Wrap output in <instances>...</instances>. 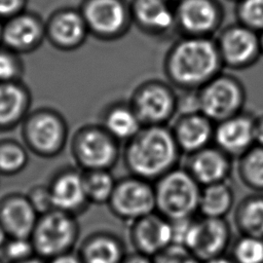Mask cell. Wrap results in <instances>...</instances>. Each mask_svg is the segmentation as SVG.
Here are the masks:
<instances>
[{"mask_svg":"<svg viewBox=\"0 0 263 263\" xmlns=\"http://www.w3.org/2000/svg\"><path fill=\"white\" fill-rule=\"evenodd\" d=\"M178 150L172 136L161 128H152L128 146L125 163L130 175L155 182L176 167Z\"/></svg>","mask_w":263,"mask_h":263,"instance_id":"cell-1","label":"cell"},{"mask_svg":"<svg viewBox=\"0 0 263 263\" xmlns=\"http://www.w3.org/2000/svg\"><path fill=\"white\" fill-rule=\"evenodd\" d=\"M156 212L170 221L198 214L201 186L185 168L170 171L154 182Z\"/></svg>","mask_w":263,"mask_h":263,"instance_id":"cell-2","label":"cell"},{"mask_svg":"<svg viewBox=\"0 0 263 263\" xmlns=\"http://www.w3.org/2000/svg\"><path fill=\"white\" fill-rule=\"evenodd\" d=\"M79 236L77 217L53 209L39 215L30 238L36 255L48 260L76 250Z\"/></svg>","mask_w":263,"mask_h":263,"instance_id":"cell-3","label":"cell"},{"mask_svg":"<svg viewBox=\"0 0 263 263\" xmlns=\"http://www.w3.org/2000/svg\"><path fill=\"white\" fill-rule=\"evenodd\" d=\"M107 205L112 215L128 224L156 212L154 183L130 174L119 178Z\"/></svg>","mask_w":263,"mask_h":263,"instance_id":"cell-4","label":"cell"},{"mask_svg":"<svg viewBox=\"0 0 263 263\" xmlns=\"http://www.w3.org/2000/svg\"><path fill=\"white\" fill-rule=\"evenodd\" d=\"M231 227L225 218L195 216L184 246L201 262L224 256L231 246Z\"/></svg>","mask_w":263,"mask_h":263,"instance_id":"cell-5","label":"cell"},{"mask_svg":"<svg viewBox=\"0 0 263 263\" xmlns=\"http://www.w3.org/2000/svg\"><path fill=\"white\" fill-rule=\"evenodd\" d=\"M217 54L213 45L204 40H189L176 50L172 69L174 75L184 82H196L213 73Z\"/></svg>","mask_w":263,"mask_h":263,"instance_id":"cell-6","label":"cell"},{"mask_svg":"<svg viewBox=\"0 0 263 263\" xmlns=\"http://www.w3.org/2000/svg\"><path fill=\"white\" fill-rule=\"evenodd\" d=\"M49 188L53 208L76 217L85 213L90 203L87 199L83 173L74 167H64L49 179Z\"/></svg>","mask_w":263,"mask_h":263,"instance_id":"cell-7","label":"cell"},{"mask_svg":"<svg viewBox=\"0 0 263 263\" xmlns=\"http://www.w3.org/2000/svg\"><path fill=\"white\" fill-rule=\"evenodd\" d=\"M128 238L134 251L154 257L173 242L171 221L153 212L129 223Z\"/></svg>","mask_w":263,"mask_h":263,"instance_id":"cell-8","label":"cell"},{"mask_svg":"<svg viewBox=\"0 0 263 263\" xmlns=\"http://www.w3.org/2000/svg\"><path fill=\"white\" fill-rule=\"evenodd\" d=\"M38 217L26 193L9 192L0 197V224L9 237H30Z\"/></svg>","mask_w":263,"mask_h":263,"instance_id":"cell-9","label":"cell"},{"mask_svg":"<svg viewBox=\"0 0 263 263\" xmlns=\"http://www.w3.org/2000/svg\"><path fill=\"white\" fill-rule=\"evenodd\" d=\"M75 156L82 171H111L117 160V148L106 135L88 132L78 140Z\"/></svg>","mask_w":263,"mask_h":263,"instance_id":"cell-10","label":"cell"},{"mask_svg":"<svg viewBox=\"0 0 263 263\" xmlns=\"http://www.w3.org/2000/svg\"><path fill=\"white\" fill-rule=\"evenodd\" d=\"M76 251L83 263H121L127 254L124 241L109 230L87 234Z\"/></svg>","mask_w":263,"mask_h":263,"instance_id":"cell-11","label":"cell"},{"mask_svg":"<svg viewBox=\"0 0 263 263\" xmlns=\"http://www.w3.org/2000/svg\"><path fill=\"white\" fill-rule=\"evenodd\" d=\"M186 170L202 187L227 181L232 167L224 151L201 149L194 152Z\"/></svg>","mask_w":263,"mask_h":263,"instance_id":"cell-12","label":"cell"},{"mask_svg":"<svg viewBox=\"0 0 263 263\" xmlns=\"http://www.w3.org/2000/svg\"><path fill=\"white\" fill-rule=\"evenodd\" d=\"M233 221L239 234L263 238V192L245 196L234 210Z\"/></svg>","mask_w":263,"mask_h":263,"instance_id":"cell-13","label":"cell"},{"mask_svg":"<svg viewBox=\"0 0 263 263\" xmlns=\"http://www.w3.org/2000/svg\"><path fill=\"white\" fill-rule=\"evenodd\" d=\"M234 191L230 184L215 183L201 187L198 214L210 218H225L233 209Z\"/></svg>","mask_w":263,"mask_h":263,"instance_id":"cell-14","label":"cell"},{"mask_svg":"<svg viewBox=\"0 0 263 263\" xmlns=\"http://www.w3.org/2000/svg\"><path fill=\"white\" fill-rule=\"evenodd\" d=\"M239 103L237 87L228 80L213 83L203 93L202 107L212 117H223L232 112Z\"/></svg>","mask_w":263,"mask_h":263,"instance_id":"cell-15","label":"cell"},{"mask_svg":"<svg viewBox=\"0 0 263 263\" xmlns=\"http://www.w3.org/2000/svg\"><path fill=\"white\" fill-rule=\"evenodd\" d=\"M29 139L34 150L42 156H52L59 152L63 143L60 123L50 116H43L31 125Z\"/></svg>","mask_w":263,"mask_h":263,"instance_id":"cell-16","label":"cell"},{"mask_svg":"<svg viewBox=\"0 0 263 263\" xmlns=\"http://www.w3.org/2000/svg\"><path fill=\"white\" fill-rule=\"evenodd\" d=\"M216 138L225 153L240 154L248 151L255 134L249 121L235 119L223 123L217 132Z\"/></svg>","mask_w":263,"mask_h":263,"instance_id":"cell-17","label":"cell"},{"mask_svg":"<svg viewBox=\"0 0 263 263\" xmlns=\"http://www.w3.org/2000/svg\"><path fill=\"white\" fill-rule=\"evenodd\" d=\"M89 24L101 32H114L124 21V11L116 0H93L86 8Z\"/></svg>","mask_w":263,"mask_h":263,"instance_id":"cell-18","label":"cell"},{"mask_svg":"<svg viewBox=\"0 0 263 263\" xmlns=\"http://www.w3.org/2000/svg\"><path fill=\"white\" fill-rule=\"evenodd\" d=\"M84 188L90 204H107L115 187L116 180L109 170L82 171Z\"/></svg>","mask_w":263,"mask_h":263,"instance_id":"cell-19","label":"cell"},{"mask_svg":"<svg viewBox=\"0 0 263 263\" xmlns=\"http://www.w3.org/2000/svg\"><path fill=\"white\" fill-rule=\"evenodd\" d=\"M180 17L185 28L191 31H205L216 20V11L206 0H186L180 9Z\"/></svg>","mask_w":263,"mask_h":263,"instance_id":"cell-20","label":"cell"},{"mask_svg":"<svg viewBox=\"0 0 263 263\" xmlns=\"http://www.w3.org/2000/svg\"><path fill=\"white\" fill-rule=\"evenodd\" d=\"M240 182L254 192H263V147L246 152L238 165Z\"/></svg>","mask_w":263,"mask_h":263,"instance_id":"cell-21","label":"cell"},{"mask_svg":"<svg viewBox=\"0 0 263 263\" xmlns=\"http://www.w3.org/2000/svg\"><path fill=\"white\" fill-rule=\"evenodd\" d=\"M227 59L232 63H243L255 52L257 44L254 35L243 29H235L229 32L223 43Z\"/></svg>","mask_w":263,"mask_h":263,"instance_id":"cell-22","label":"cell"},{"mask_svg":"<svg viewBox=\"0 0 263 263\" xmlns=\"http://www.w3.org/2000/svg\"><path fill=\"white\" fill-rule=\"evenodd\" d=\"M210 138V126L201 118L194 117L184 121L178 130L179 145L188 152L203 149Z\"/></svg>","mask_w":263,"mask_h":263,"instance_id":"cell-23","label":"cell"},{"mask_svg":"<svg viewBox=\"0 0 263 263\" xmlns=\"http://www.w3.org/2000/svg\"><path fill=\"white\" fill-rule=\"evenodd\" d=\"M171 105L170 96L160 87L147 88L139 98L140 113L149 120L163 118L168 113Z\"/></svg>","mask_w":263,"mask_h":263,"instance_id":"cell-24","label":"cell"},{"mask_svg":"<svg viewBox=\"0 0 263 263\" xmlns=\"http://www.w3.org/2000/svg\"><path fill=\"white\" fill-rule=\"evenodd\" d=\"M230 258L235 263H263V238L239 234L231 243Z\"/></svg>","mask_w":263,"mask_h":263,"instance_id":"cell-25","label":"cell"},{"mask_svg":"<svg viewBox=\"0 0 263 263\" xmlns=\"http://www.w3.org/2000/svg\"><path fill=\"white\" fill-rule=\"evenodd\" d=\"M39 33L36 23L28 17H20L13 21L5 30V41L13 47H27L37 38Z\"/></svg>","mask_w":263,"mask_h":263,"instance_id":"cell-26","label":"cell"},{"mask_svg":"<svg viewBox=\"0 0 263 263\" xmlns=\"http://www.w3.org/2000/svg\"><path fill=\"white\" fill-rule=\"evenodd\" d=\"M137 12L140 20L152 27L167 28L173 23V15L161 0H140Z\"/></svg>","mask_w":263,"mask_h":263,"instance_id":"cell-27","label":"cell"},{"mask_svg":"<svg viewBox=\"0 0 263 263\" xmlns=\"http://www.w3.org/2000/svg\"><path fill=\"white\" fill-rule=\"evenodd\" d=\"M28 163L26 151L13 143L0 145V175L14 176L25 170Z\"/></svg>","mask_w":263,"mask_h":263,"instance_id":"cell-28","label":"cell"},{"mask_svg":"<svg viewBox=\"0 0 263 263\" xmlns=\"http://www.w3.org/2000/svg\"><path fill=\"white\" fill-rule=\"evenodd\" d=\"M83 32L81 18L72 12L62 14L53 25V34L55 38L64 44L76 42L81 38Z\"/></svg>","mask_w":263,"mask_h":263,"instance_id":"cell-29","label":"cell"},{"mask_svg":"<svg viewBox=\"0 0 263 263\" xmlns=\"http://www.w3.org/2000/svg\"><path fill=\"white\" fill-rule=\"evenodd\" d=\"M23 103L24 96L15 86H0V123H7L16 118Z\"/></svg>","mask_w":263,"mask_h":263,"instance_id":"cell-30","label":"cell"},{"mask_svg":"<svg viewBox=\"0 0 263 263\" xmlns=\"http://www.w3.org/2000/svg\"><path fill=\"white\" fill-rule=\"evenodd\" d=\"M2 259L6 263H15L36 255L30 237H9L1 251Z\"/></svg>","mask_w":263,"mask_h":263,"instance_id":"cell-31","label":"cell"},{"mask_svg":"<svg viewBox=\"0 0 263 263\" xmlns=\"http://www.w3.org/2000/svg\"><path fill=\"white\" fill-rule=\"evenodd\" d=\"M107 125L114 136L118 138H127L136 133L138 121L128 111L116 110L110 114Z\"/></svg>","mask_w":263,"mask_h":263,"instance_id":"cell-32","label":"cell"},{"mask_svg":"<svg viewBox=\"0 0 263 263\" xmlns=\"http://www.w3.org/2000/svg\"><path fill=\"white\" fill-rule=\"evenodd\" d=\"M154 263H201V261L185 246L172 242L152 257Z\"/></svg>","mask_w":263,"mask_h":263,"instance_id":"cell-33","label":"cell"},{"mask_svg":"<svg viewBox=\"0 0 263 263\" xmlns=\"http://www.w3.org/2000/svg\"><path fill=\"white\" fill-rule=\"evenodd\" d=\"M26 194L39 215H42L54 209L47 184L34 185L28 190Z\"/></svg>","mask_w":263,"mask_h":263,"instance_id":"cell-34","label":"cell"},{"mask_svg":"<svg viewBox=\"0 0 263 263\" xmlns=\"http://www.w3.org/2000/svg\"><path fill=\"white\" fill-rule=\"evenodd\" d=\"M241 14L252 26L263 27V0H246L241 7Z\"/></svg>","mask_w":263,"mask_h":263,"instance_id":"cell-35","label":"cell"},{"mask_svg":"<svg viewBox=\"0 0 263 263\" xmlns=\"http://www.w3.org/2000/svg\"><path fill=\"white\" fill-rule=\"evenodd\" d=\"M15 72L14 64L10 58L0 53V79H8Z\"/></svg>","mask_w":263,"mask_h":263,"instance_id":"cell-36","label":"cell"},{"mask_svg":"<svg viewBox=\"0 0 263 263\" xmlns=\"http://www.w3.org/2000/svg\"><path fill=\"white\" fill-rule=\"evenodd\" d=\"M46 261H47V263H83L76 250L61 254V255L50 258Z\"/></svg>","mask_w":263,"mask_h":263,"instance_id":"cell-37","label":"cell"},{"mask_svg":"<svg viewBox=\"0 0 263 263\" xmlns=\"http://www.w3.org/2000/svg\"><path fill=\"white\" fill-rule=\"evenodd\" d=\"M121 263H154V262L151 257L134 251L130 254H126V256L121 261Z\"/></svg>","mask_w":263,"mask_h":263,"instance_id":"cell-38","label":"cell"},{"mask_svg":"<svg viewBox=\"0 0 263 263\" xmlns=\"http://www.w3.org/2000/svg\"><path fill=\"white\" fill-rule=\"evenodd\" d=\"M20 0H0V14H8L18 6Z\"/></svg>","mask_w":263,"mask_h":263,"instance_id":"cell-39","label":"cell"},{"mask_svg":"<svg viewBox=\"0 0 263 263\" xmlns=\"http://www.w3.org/2000/svg\"><path fill=\"white\" fill-rule=\"evenodd\" d=\"M201 263H235V262L230 258V256L227 257L224 255V256H220L217 258H213V259L203 261Z\"/></svg>","mask_w":263,"mask_h":263,"instance_id":"cell-40","label":"cell"},{"mask_svg":"<svg viewBox=\"0 0 263 263\" xmlns=\"http://www.w3.org/2000/svg\"><path fill=\"white\" fill-rule=\"evenodd\" d=\"M15 263H47L46 260H44L43 258L35 255L29 259H26V260H23V261H20V262H15Z\"/></svg>","mask_w":263,"mask_h":263,"instance_id":"cell-41","label":"cell"},{"mask_svg":"<svg viewBox=\"0 0 263 263\" xmlns=\"http://www.w3.org/2000/svg\"><path fill=\"white\" fill-rule=\"evenodd\" d=\"M254 134H255V138L259 141V143L263 145V122L258 126L256 130H254Z\"/></svg>","mask_w":263,"mask_h":263,"instance_id":"cell-42","label":"cell"},{"mask_svg":"<svg viewBox=\"0 0 263 263\" xmlns=\"http://www.w3.org/2000/svg\"><path fill=\"white\" fill-rule=\"evenodd\" d=\"M7 238H8V235H7L6 231L4 230V228L2 227V225L0 224V251H1L2 247L4 246L5 241L7 240Z\"/></svg>","mask_w":263,"mask_h":263,"instance_id":"cell-43","label":"cell"},{"mask_svg":"<svg viewBox=\"0 0 263 263\" xmlns=\"http://www.w3.org/2000/svg\"><path fill=\"white\" fill-rule=\"evenodd\" d=\"M0 263H6V262H5V261L0 257Z\"/></svg>","mask_w":263,"mask_h":263,"instance_id":"cell-44","label":"cell"}]
</instances>
